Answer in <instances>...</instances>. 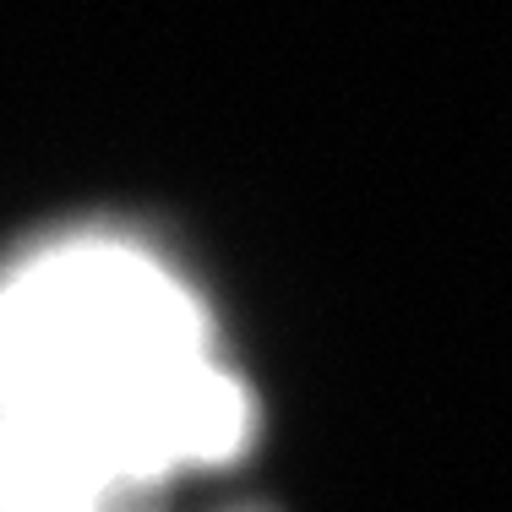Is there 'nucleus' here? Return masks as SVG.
I'll use <instances>...</instances> for the list:
<instances>
[{
	"instance_id": "f257e3e1",
	"label": "nucleus",
	"mask_w": 512,
	"mask_h": 512,
	"mask_svg": "<svg viewBox=\"0 0 512 512\" xmlns=\"http://www.w3.org/2000/svg\"><path fill=\"white\" fill-rule=\"evenodd\" d=\"M0 425L175 491L251 442L191 284L126 235H66L0 273Z\"/></svg>"
},
{
	"instance_id": "f03ea898",
	"label": "nucleus",
	"mask_w": 512,
	"mask_h": 512,
	"mask_svg": "<svg viewBox=\"0 0 512 512\" xmlns=\"http://www.w3.org/2000/svg\"><path fill=\"white\" fill-rule=\"evenodd\" d=\"M164 485H142L104 463L0 425V512H169Z\"/></svg>"
}]
</instances>
